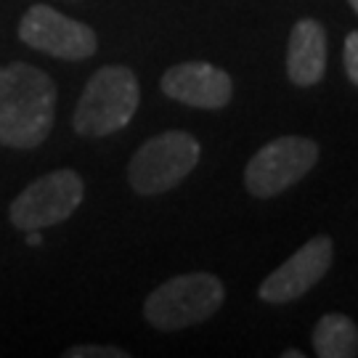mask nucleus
<instances>
[{"label": "nucleus", "instance_id": "obj_1", "mask_svg": "<svg viewBox=\"0 0 358 358\" xmlns=\"http://www.w3.org/2000/svg\"><path fill=\"white\" fill-rule=\"evenodd\" d=\"M59 90L48 72L27 62L0 66V146L38 149L56 120Z\"/></svg>", "mask_w": 358, "mask_h": 358}, {"label": "nucleus", "instance_id": "obj_9", "mask_svg": "<svg viewBox=\"0 0 358 358\" xmlns=\"http://www.w3.org/2000/svg\"><path fill=\"white\" fill-rule=\"evenodd\" d=\"M159 85L167 99L194 109H223L234 96L229 72L207 62H183L170 66L159 80Z\"/></svg>", "mask_w": 358, "mask_h": 358}, {"label": "nucleus", "instance_id": "obj_5", "mask_svg": "<svg viewBox=\"0 0 358 358\" xmlns=\"http://www.w3.org/2000/svg\"><path fill=\"white\" fill-rule=\"evenodd\" d=\"M85 199V180L80 173L62 167L35 178L8 207V220L19 231H43L59 226Z\"/></svg>", "mask_w": 358, "mask_h": 358}, {"label": "nucleus", "instance_id": "obj_10", "mask_svg": "<svg viewBox=\"0 0 358 358\" xmlns=\"http://www.w3.org/2000/svg\"><path fill=\"white\" fill-rule=\"evenodd\" d=\"M327 69V35L316 19H300L289 35L287 75L294 85H316Z\"/></svg>", "mask_w": 358, "mask_h": 358}, {"label": "nucleus", "instance_id": "obj_7", "mask_svg": "<svg viewBox=\"0 0 358 358\" xmlns=\"http://www.w3.org/2000/svg\"><path fill=\"white\" fill-rule=\"evenodd\" d=\"M19 38L32 51L48 53L64 62L90 59L99 48V38L85 22L69 19L51 6H32L19 22Z\"/></svg>", "mask_w": 358, "mask_h": 358}, {"label": "nucleus", "instance_id": "obj_13", "mask_svg": "<svg viewBox=\"0 0 358 358\" xmlns=\"http://www.w3.org/2000/svg\"><path fill=\"white\" fill-rule=\"evenodd\" d=\"M343 62H345V72H348V77H350V83L358 85V32H350L345 38Z\"/></svg>", "mask_w": 358, "mask_h": 358}, {"label": "nucleus", "instance_id": "obj_16", "mask_svg": "<svg viewBox=\"0 0 358 358\" xmlns=\"http://www.w3.org/2000/svg\"><path fill=\"white\" fill-rule=\"evenodd\" d=\"M348 3H350V6H353V8H356V13H358V0H348Z\"/></svg>", "mask_w": 358, "mask_h": 358}, {"label": "nucleus", "instance_id": "obj_8", "mask_svg": "<svg viewBox=\"0 0 358 358\" xmlns=\"http://www.w3.org/2000/svg\"><path fill=\"white\" fill-rule=\"evenodd\" d=\"M332 257L334 247L329 236H316V239L306 242L289 260H284L282 266L260 284V289H257L260 300L284 306V303L303 297L313 284H319L327 276Z\"/></svg>", "mask_w": 358, "mask_h": 358}, {"label": "nucleus", "instance_id": "obj_4", "mask_svg": "<svg viewBox=\"0 0 358 358\" xmlns=\"http://www.w3.org/2000/svg\"><path fill=\"white\" fill-rule=\"evenodd\" d=\"M199 141L183 130H165L138 146L128 165V180L133 192L143 196H157L176 189L189 178L199 162Z\"/></svg>", "mask_w": 358, "mask_h": 358}, {"label": "nucleus", "instance_id": "obj_2", "mask_svg": "<svg viewBox=\"0 0 358 358\" xmlns=\"http://www.w3.org/2000/svg\"><path fill=\"white\" fill-rule=\"evenodd\" d=\"M141 101L138 77L128 66H101L93 72L72 115V128L77 136L103 138L128 125Z\"/></svg>", "mask_w": 358, "mask_h": 358}, {"label": "nucleus", "instance_id": "obj_15", "mask_svg": "<svg viewBox=\"0 0 358 358\" xmlns=\"http://www.w3.org/2000/svg\"><path fill=\"white\" fill-rule=\"evenodd\" d=\"M282 356L284 358H306V356H303V350H284Z\"/></svg>", "mask_w": 358, "mask_h": 358}, {"label": "nucleus", "instance_id": "obj_6", "mask_svg": "<svg viewBox=\"0 0 358 358\" xmlns=\"http://www.w3.org/2000/svg\"><path fill=\"white\" fill-rule=\"evenodd\" d=\"M319 159V143L303 136H282L257 149L247 162L244 186L257 199H271L306 178Z\"/></svg>", "mask_w": 358, "mask_h": 358}, {"label": "nucleus", "instance_id": "obj_11", "mask_svg": "<svg viewBox=\"0 0 358 358\" xmlns=\"http://www.w3.org/2000/svg\"><path fill=\"white\" fill-rule=\"evenodd\" d=\"M313 348L319 358L358 356V327L343 313H327L313 329Z\"/></svg>", "mask_w": 358, "mask_h": 358}, {"label": "nucleus", "instance_id": "obj_12", "mask_svg": "<svg viewBox=\"0 0 358 358\" xmlns=\"http://www.w3.org/2000/svg\"><path fill=\"white\" fill-rule=\"evenodd\" d=\"M66 358H130L128 350L115 345H75L64 353Z\"/></svg>", "mask_w": 358, "mask_h": 358}, {"label": "nucleus", "instance_id": "obj_3", "mask_svg": "<svg viewBox=\"0 0 358 358\" xmlns=\"http://www.w3.org/2000/svg\"><path fill=\"white\" fill-rule=\"evenodd\" d=\"M226 300L223 282L215 273L196 271L159 284L143 303V316L154 329L176 332L213 319Z\"/></svg>", "mask_w": 358, "mask_h": 358}, {"label": "nucleus", "instance_id": "obj_14", "mask_svg": "<svg viewBox=\"0 0 358 358\" xmlns=\"http://www.w3.org/2000/svg\"><path fill=\"white\" fill-rule=\"evenodd\" d=\"M27 234H29V236H27V242L32 244V247H38V244H40V234H38V231H27Z\"/></svg>", "mask_w": 358, "mask_h": 358}]
</instances>
